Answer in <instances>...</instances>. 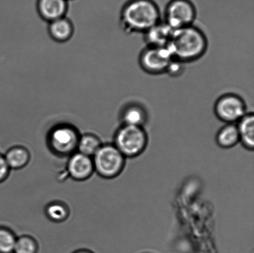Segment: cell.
I'll return each mask as SVG.
<instances>
[{
	"label": "cell",
	"mask_w": 254,
	"mask_h": 253,
	"mask_svg": "<svg viewBox=\"0 0 254 253\" xmlns=\"http://www.w3.org/2000/svg\"><path fill=\"white\" fill-rule=\"evenodd\" d=\"M167 47L173 59L189 63L203 56L208 48V40L201 29L191 25L174 30Z\"/></svg>",
	"instance_id": "6da1fadb"
},
{
	"label": "cell",
	"mask_w": 254,
	"mask_h": 253,
	"mask_svg": "<svg viewBox=\"0 0 254 253\" xmlns=\"http://www.w3.org/2000/svg\"><path fill=\"white\" fill-rule=\"evenodd\" d=\"M121 26L127 33H145L161 21L159 7L152 0H131L121 14Z\"/></svg>",
	"instance_id": "7a4b0ae2"
},
{
	"label": "cell",
	"mask_w": 254,
	"mask_h": 253,
	"mask_svg": "<svg viewBox=\"0 0 254 253\" xmlns=\"http://www.w3.org/2000/svg\"><path fill=\"white\" fill-rule=\"evenodd\" d=\"M92 158L94 171L105 179L118 177L125 167L126 158L113 144H103Z\"/></svg>",
	"instance_id": "3957f363"
},
{
	"label": "cell",
	"mask_w": 254,
	"mask_h": 253,
	"mask_svg": "<svg viewBox=\"0 0 254 253\" xmlns=\"http://www.w3.org/2000/svg\"><path fill=\"white\" fill-rule=\"evenodd\" d=\"M148 141L143 126L123 125L117 131L113 145L126 158L134 157L145 150Z\"/></svg>",
	"instance_id": "277c9868"
},
{
	"label": "cell",
	"mask_w": 254,
	"mask_h": 253,
	"mask_svg": "<svg viewBox=\"0 0 254 253\" xmlns=\"http://www.w3.org/2000/svg\"><path fill=\"white\" fill-rule=\"evenodd\" d=\"M78 131L73 126L60 125L49 134L47 145L55 154L66 157L77 151L79 137Z\"/></svg>",
	"instance_id": "5b68a950"
},
{
	"label": "cell",
	"mask_w": 254,
	"mask_h": 253,
	"mask_svg": "<svg viewBox=\"0 0 254 253\" xmlns=\"http://www.w3.org/2000/svg\"><path fill=\"white\" fill-rule=\"evenodd\" d=\"M216 116L227 123H236L248 113L245 101L235 94H226L216 101L214 106Z\"/></svg>",
	"instance_id": "8992f818"
},
{
	"label": "cell",
	"mask_w": 254,
	"mask_h": 253,
	"mask_svg": "<svg viewBox=\"0 0 254 253\" xmlns=\"http://www.w3.org/2000/svg\"><path fill=\"white\" fill-rule=\"evenodd\" d=\"M196 9L189 0H172L166 7L164 22L173 30L193 25Z\"/></svg>",
	"instance_id": "52a82bcc"
},
{
	"label": "cell",
	"mask_w": 254,
	"mask_h": 253,
	"mask_svg": "<svg viewBox=\"0 0 254 253\" xmlns=\"http://www.w3.org/2000/svg\"><path fill=\"white\" fill-rule=\"evenodd\" d=\"M173 56L168 47L146 46L141 52L139 63L141 68L151 74L166 73Z\"/></svg>",
	"instance_id": "ba28073f"
},
{
	"label": "cell",
	"mask_w": 254,
	"mask_h": 253,
	"mask_svg": "<svg viewBox=\"0 0 254 253\" xmlns=\"http://www.w3.org/2000/svg\"><path fill=\"white\" fill-rule=\"evenodd\" d=\"M66 170L69 177L76 182L88 180L95 172L93 158L76 151L69 156Z\"/></svg>",
	"instance_id": "9c48e42d"
},
{
	"label": "cell",
	"mask_w": 254,
	"mask_h": 253,
	"mask_svg": "<svg viewBox=\"0 0 254 253\" xmlns=\"http://www.w3.org/2000/svg\"><path fill=\"white\" fill-rule=\"evenodd\" d=\"M173 31L165 22L160 21L144 33V41L148 47H167Z\"/></svg>",
	"instance_id": "30bf717a"
},
{
	"label": "cell",
	"mask_w": 254,
	"mask_h": 253,
	"mask_svg": "<svg viewBox=\"0 0 254 253\" xmlns=\"http://www.w3.org/2000/svg\"><path fill=\"white\" fill-rule=\"evenodd\" d=\"M37 7L42 18L52 22L64 17L68 3L67 0H38Z\"/></svg>",
	"instance_id": "8fae6325"
},
{
	"label": "cell",
	"mask_w": 254,
	"mask_h": 253,
	"mask_svg": "<svg viewBox=\"0 0 254 253\" xmlns=\"http://www.w3.org/2000/svg\"><path fill=\"white\" fill-rule=\"evenodd\" d=\"M123 125L143 126L148 120V113L141 104L131 103L124 108L121 114Z\"/></svg>",
	"instance_id": "7c38bea8"
},
{
	"label": "cell",
	"mask_w": 254,
	"mask_h": 253,
	"mask_svg": "<svg viewBox=\"0 0 254 253\" xmlns=\"http://www.w3.org/2000/svg\"><path fill=\"white\" fill-rule=\"evenodd\" d=\"M236 124L237 125L240 143L249 150L254 148V116L252 112H248Z\"/></svg>",
	"instance_id": "4fadbf2b"
},
{
	"label": "cell",
	"mask_w": 254,
	"mask_h": 253,
	"mask_svg": "<svg viewBox=\"0 0 254 253\" xmlns=\"http://www.w3.org/2000/svg\"><path fill=\"white\" fill-rule=\"evenodd\" d=\"M10 169L20 170L28 164L31 160V154L26 148L14 146L6 151L4 155Z\"/></svg>",
	"instance_id": "5bb4252c"
},
{
	"label": "cell",
	"mask_w": 254,
	"mask_h": 253,
	"mask_svg": "<svg viewBox=\"0 0 254 253\" xmlns=\"http://www.w3.org/2000/svg\"><path fill=\"white\" fill-rule=\"evenodd\" d=\"M216 142L221 148L230 149L240 143V135L236 123H227L216 135Z\"/></svg>",
	"instance_id": "9a60e30c"
},
{
	"label": "cell",
	"mask_w": 254,
	"mask_h": 253,
	"mask_svg": "<svg viewBox=\"0 0 254 253\" xmlns=\"http://www.w3.org/2000/svg\"><path fill=\"white\" fill-rule=\"evenodd\" d=\"M73 29L68 19L62 17L51 22L49 32L51 37L56 41L65 42L71 38Z\"/></svg>",
	"instance_id": "2e32d148"
},
{
	"label": "cell",
	"mask_w": 254,
	"mask_h": 253,
	"mask_svg": "<svg viewBox=\"0 0 254 253\" xmlns=\"http://www.w3.org/2000/svg\"><path fill=\"white\" fill-rule=\"evenodd\" d=\"M46 217L55 223H62L65 221L70 214L68 205L61 202H50L45 208Z\"/></svg>",
	"instance_id": "e0dca14e"
},
{
	"label": "cell",
	"mask_w": 254,
	"mask_h": 253,
	"mask_svg": "<svg viewBox=\"0 0 254 253\" xmlns=\"http://www.w3.org/2000/svg\"><path fill=\"white\" fill-rule=\"evenodd\" d=\"M103 145L100 139L93 134H84L79 137L77 152L93 157Z\"/></svg>",
	"instance_id": "ac0fdd59"
},
{
	"label": "cell",
	"mask_w": 254,
	"mask_h": 253,
	"mask_svg": "<svg viewBox=\"0 0 254 253\" xmlns=\"http://www.w3.org/2000/svg\"><path fill=\"white\" fill-rule=\"evenodd\" d=\"M39 244L34 238L30 235H22L17 237L13 253H37Z\"/></svg>",
	"instance_id": "d6986e66"
},
{
	"label": "cell",
	"mask_w": 254,
	"mask_h": 253,
	"mask_svg": "<svg viewBox=\"0 0 254 253\" xmlns=\"http://www.w3.org/2000/svg\"><path fill=\"white\" fill-rule=\"evenodd\" d=\"M16 235L11 229L0 227V253H13Z\"/></svg>",
	"instance_id": "ffe728a7"
},
{
	"label": "cell",
	"mask_w": 254,
	"mask_h": 253,
	"mask_svg": "<svg viewBox=\"0 0 254 253\" xmlns=\"http://www.w3.org/2000/svg\"><path fill=\"white\" fill-rule=\"evenodd\" d=\"M185 64L183 62L173 59L170 64H169L166 73L173 77L181 76L185 71Z\"/></svg>",
	"instance_id": "44dd1931"
},
{
	"label": "cell",
	"mask_w": 254,
	"mask_h": 253,
	"mask_svg": "<svg viewBox=\"0 0 254 253\" xmlns=\"http://www.w3.org/2000/svg\"><path fill=\"white\" fill-rule=\"evenodd\" d=\"M10 168L5 160L4 155H0V183L4 182L9 177Z\"/></svg>",
	"instance_id": "7402d4cb"
},
{
	"label": "cell",
	"mask_w": 254,
	"mask_h": 253,
	"mask_svg": "<svg viewBox=\"0 0 254 253\" xmlns=\"http://www.w3.org/2000/svg\"><path fill=\"white\" fill-rule=\"evenodd\" d=\"M72 253H94V252L91 251V250H87V249H79L76 250V251Z\"/></svg>",
	"instance_id": "603a6c76"
}]
</instances>
